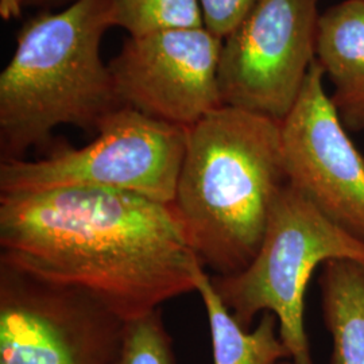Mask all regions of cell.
I'll return each instance as SVG.
<instances>
[{"label":"cell","mask_w":364,"mask_h":364,"mask_svg":"<svg viewBox=\"0 0 364 364\" xmlns=\"http://www.w3.org/2000/svg\"><path fill=\"white\" fill-rule=\"evenodd\" d=\"M0 262L81 290L126 321L196 291L203 266L171 205L92 188L0 195Z\"/></svg>","instance_id":"1"},{"label":"cell","mask_w":364,"mask_h":364,"mask_svg":"<svg viewBox=\"0 0 364 364\" xmlns=\"http://www.w3.org/2000/svg\"><path fill=\"white\" fill-rule=\"evenodd\" d=\"M287 183L281 122L221 105L188 129L171 208L204 269L247 267Z\"/></svg>","instance_id":"2"},{"label":"cell","mask_w":364,"mask_h":364,"mask_svg":"<svg viewBox=\"0 0 364 364\" xmlns=\"http://www.w3.org/2000/svg\"><path fill=\"white\" fill-rule=\"evenodd\" d=\"M109 27V0H75L22 26L0 73L1 161L23 159L60 126L97 131L124 105L100 53Z\"/></svg>","instance_id":"3"},{"label":"cell","mask_w":364,"mask_h":364,"mask_svg":"<svg viewBox=\"0 0 364 364\" xmlns=\"http://www.w3.org/2000/svg\"><path fill=\"white\" fill-rule=\"evenodd\" d=\"M364 264V242L329 220L289 182L274 203L259 251L245 270L210 281L236 323L250 331L260 312L274 313L293 364H314L305 331V293L328 260Z\"/></svg>","instance_id":"4"},{"label":"cell","mask_w":364,"mask_h":364,"mask_svg":"<svg viewBox=\"0 0 364 364\" xmlns=\"http://www.w3.org/2000/svg\"><path fill=\"white\" fill-rule=\"evenodd\" d=\"M82 147L61 146L45 158L0 162V195L92 188L171 205L188 129L123 105Z\"/></svg>","instance_id":"5"},{"label":"cell","mask_w":364,"mask_h":364,"mask_svg":"<svg viewBox=\"0 0 364 364\" xmlns=\"http://www.w3.org/2000/svg\"><path fill=\"white\" fill-rule=\"evenodd\" d=\"M127 324L81 290L0 262V364H117Z\"/></svg>","instance_id":"6"},{"label":"cell","mask_w":364,"mask_h":364,"mask_svg":"<svg viewBox=\"0 0 364 364\" xmlns=\"http://www.w3.org/2000/svg\"><path fill=\"white\" fill-rule=\"evenodd\" d=\"M317 0H259L223 39L221 105L282 122L316 54Z\"/></svg>","instance_id":"7"},{"label":"cell","mask_w":364,"mask_h":364,"mask_svg":"<svg viewBox=\"0 0 364 364\" xmlns=\"http://www.w3.org/2000/svg\"><path fill=\"white\" fill-rule=\"evenodd\" d=\"M223 39L205 27L130 37L108 64L122 103L166 123L192 127L221 107Z\"/></svg>","instance_id":"8"},{"label":"cell","mask_w":364,"mask_h":364,"mask_svg":"<svg viewBox=\"0 0 364 364\" xmlns=\"http://www.w3.org/2000/svg\"><path fill=\"white\" fill-rule=\"evenodd\" d=\"M314 60L281 122L287 182L341 230L364 242V158L347 134Z\"/></svg>","instance_id":"9"},{"label":"cell","mask_w":364,"mask_h":364,"mask_svg":"<svg viewBox=\"0 0 364 364\" xmlns=\"http://www.w3.org/2000/svg\"><path fill=\"white\" fill-rule=\"evenodd\" d=\"M316 57L335 87L331 100L341 123L364 131V0H344L320 15Z\"/></svg>","instance_id":"10"},{"label":"cell","mask_w":364,"mask_h":364,"mask_svg":"<svg viewBox=\"0 0 364 364\" xmlns=\"http://www.w3.org/2000/svg\"><path fill=\"white\" fill-rule=\"evenodd\" d=\"M196 291L207 311L213 364H277L291 360L274 313H263L254 331L239 326L203 266L196 273Z\"/></svg>","instance_id":"11"},{"label":"cell","mask_w":364,"mask_h":364,"mask_svg":"<svg viewBox=\"0 0 364 364\" xmlns=\"http://www.w3.org/2000/svg\"><path fill=\"white\" fill-rule=\"evenodd\" d=\"M320 289L326 329L333 341L331 364H364V264L328 260Z\"/></svg>","instance_id":"12"},{"label":"cell","mask_w":364,"mask_h":364,"mask_svg":"<svg viewBox=\"0 0 364 364\" xmlns=\"http://www.w3.org/2000/svg\"><path fill=\"white\" fill-rule=\"evenodd\" d=\"M112 26L130 37L204 26L198 0H109Z\"/></svg>","instance_id":"13"},{"label":"cell","mask_w":364,"mask_h":364,"mask_svg":"<svg viewBox=\"0 0 364 364\" xmlns=\"http://www.w3.org/2000/svg\"><path fill=\"white\" fill-rule=\"evenodd\" d=\"M117 364H176L161 309L129 321Z\"/></svg>","instance_id":"14"},{"label":"cell","mask_w":364,"mask_h":364,"mask_svg":"<svg viewBox=\"0 0 364 364\" xmlns=\"http://www.w3.org/2000/svg\"><path fill=\"white\" fill-rule=\"evenodd\" d=\"M259 0H198L204 26L220 39L227 38Z\"/></svg>","instance_id":"15"},{"label":"cell","mask_w":364,"mask_h":364,"mask_svg":"<svg viewBox=\"0 0 364 364\" xmlns=\"http://www.w3.org/2000/svg\"><path fill=\"white\" fill-rule=\"evenodd\" d=\"M25 0H0V16L3 21L19 18Z\"/></svg>","instance_id":"16"},{"label":"cell","mask_w":364,"mask_h":364,"mask_svg":"<svg viewBox=\"0 0 364 364\" xmlns=\"http://www.w3.org/2000/svg\"><path fill=\"white\" fill-rule=\"evenodd\" d=\"M64 0H25L26 4L30 6H55Z\"/></svg>","instance_id":"17"},{"label":"cell","mask_w":364,"mask_h":364,"mask_svg":"<svg viewBox=\"0 0 364 364\" xmlns=\"http://www.w3.org/2000/svg\"><path fill=\"white\" fill-rule=\"evenodd\" d=\"M277 364H293V362H291L290 359H287V360H282V362H279V363Z\"/></svg>","instance_id":"18"}]
</instances>
